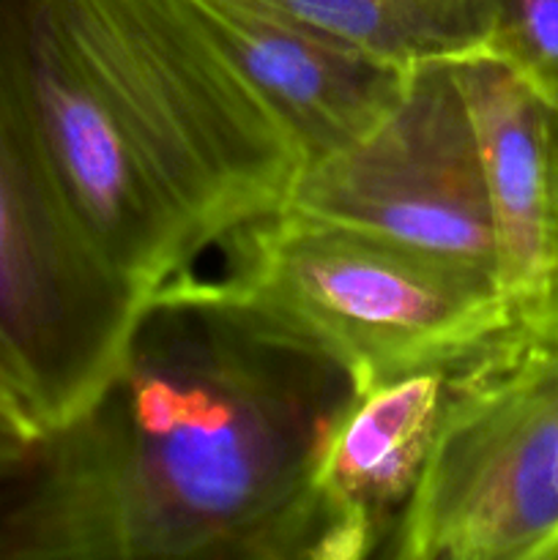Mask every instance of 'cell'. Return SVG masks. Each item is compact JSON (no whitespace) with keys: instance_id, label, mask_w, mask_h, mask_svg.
Masks as SVG:
<instances>
[{"instance_id":"cell-3","label":"cell","mask_w":558,"mask_h":560,"mask_svg":"<svg viewBox=\"0 0 558 560\" xmlns=\"http://www.w3.org/2000/svg\"><path fill=\"white\" fill-rule=\"evenodd\" d=\"M44 0H0V394L36 435L120 366L142 301L104 266L55 170L33 77Z\"/></svg>"},{"instance_id":"cell-7","label":"cell","mask_w":558,"mask_h":560,"mask_svg":"<svg viewBox=\"0 0 558 560\" xmlns=\"http://www.w3.org/2000/svg\"><path fill=\"white\" fill-rule=\"evenodd\" d=\"M485 170L498 284L518 320H558V113L496 60H452Z\"/></svg>"},{"instance_id":"cell-1","label":"cell","mask_w":558,"mask_h":560,"mask_svg":"<svg viewBox=\"0 0 558 560\" xmlns=\"http://www.w3.org/2000/svg\"><path fill=\"white\" fill-rule=\"evenodd\" d=\"M348 375L195 273L0 481V560H321L312 474Z\"/></svg>"},{"instance_id":"cell-4","label":"cell","mask_w":558,"mask_h":560,"mask_svg":"<svg viewBox=\"0 0 558 560\" xmlns=\"http://www.w3.org/2000/svg\"><path fill=\"white\" fill-rule=\"evenodd\" d=\"M219 249V293L332 359L353 392L452 366L518 320L490 273L288 208Z\"/></svg>"},{"instance_id":"cell-8","label":"cell","mask_w":558,"mask_h":560,"mask_svg":"<svg viewBox=\"0 0 558 560\" xmlns=\"http://www.w3.org/2000/svg\"><path fill=\"white\" fill-rule=\"evenodd\" d=\"M208 31L299 140L306 162L370 135L408 71L257 0H189Z\"/></svg>"},{"instance_id":"cell-11","label":"cell","mask_w":558,"mask_h":560,"mask_svg":"<svg viewBox=\"0 0 558 560\" xmlns=\"http://www.w3.org/2000/svg\"><path fill=\"white\" fill-rule=\"evenodd\" d=\"M481 58L496 60L558 113V0H481Z\"/></svg>"},{"instance_id":"cell-9","label":"cell","mask_w":558,"mask_h":560,"mask_svg":"<svg viewBox=\"0 0 558 560\" xmlns=\"http://www.w3.org/2000/svg\"><path fill=\"white\" fill-rule=\"evenodd\" d=\"M446 372L421 370L361 388L337 410L312 474L321 560L383 558L430 454Z\"/></svg>"},{"instance_id":"cell-2","label":"cell","mask_w":558,"mask_h":560,"mask_svg":"<svg viewBox=\"0 0 558 560\" xmlns=\"http://www.w3.org/2000/svg\"><path fill=\"white\" fill-rule=\"evenodd\" d=\"M44 22L197 260L288 206L304 151L189 0H44Z\"/></svg>"},{"instance_id":"cell-10","label":"cell","mask_w":558,"mask_h":560,"mask_svg":"<svg viewBox=\"0 0 558 560\" xmlns=\"http://www.w3.org/2000/svg\"><path fill=\"white\" fill-rule=\"evenodd\" d=\"M397 69L479 55L481 0H257Z\"/></svg>"},{"instance_id":"cell-12","label":"cell","mask_w":558,"mask_h":560,"mask_svg":"<svg viewBox=\"0 0 558 560\" xmlns=\"http://www.w3.org/2000/svg\"><path fill=\"white\" fill-rule=\"evenodd\" d=\"M36 438L38 435L33 432V427L0 394V481L20 468Z\"/></svg>"},{"instance_id":"cell-6","label":"cell","mask_w":558,"mask_h":560,"mask_svg":"<svg viewBox=\"0 0 558 560\" xmlns=\"http://www.w3.org/2000/svg\"><path fill=\"white\" fill-rule=\"evenodd\" d=\"M284 208L498 279L479 142L452 60L416 63L386 118L306 162Z\"/></svg>"},{"instance_id":"cell-5","label":"cell","mask_w":558,"mask_h":560,"mask_svg":"<svg viewBox=\"0 0 558 560\" xmlns=\"http://www.w3.org/2000/svg\"><path fill=\"white\" fill-rule=\"evenodd\" d=\"M383 558L558 560V320H514L446 372Z\"/></svg>"}]
</instances>
